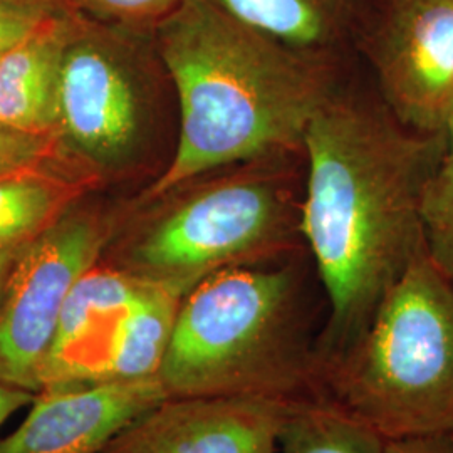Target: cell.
I'll return each instance as SVG.
<instances>
[{
	"label": "cell",
	"instance_id": "cell-12",
	"mask_svg": "<svg viewBox=\"0 0 453 453\" xmlns=\"http://www.w3.org/2000/svg\"><path fill=\"white\" fill-rule=\"evenodd\" d=\"M235 20L286 48L341 65L357 48L366 0H209Z\"/></svg>",
	"mask_w": 453,
	"mask_h": 453
},
{
	"label": "cell",
	"instance_id": "cell-25",
	"mask_svg": "<svg viewBox=\"0 0 453 453\" xmlns=\"http://www.w3.org/2000/svg\"><path fill=\"white\" fill-rule=\"evenodd\" d=\"M49 2H56V4H59V2H58V0H49ZM59 5H61V4H59Z\"/></svg>",
	"mask_w": 453,
	"mask_h": 453
},
{
	"label": "cell",
	"instance_id": "cell-20",
	"mask_svg": "<svg viewBox=\"0 0 453 453\" xmlns=\"http://www.w3.org/2000/svg\"><path fill=\"white\" fill-rule=\"evenodd\" d=\"M54 134L27 133L0 123V173L37 166L52 155Z\"/></svg>",
	"mask_w": 453,
	"mask_h": 453
},
{
	"label": "cell",
	"instance_id": "cell-18",
	"mask_svg": "<svg viewBox=\"0 0 453 453\" xmlns=\"http://www.w3.org/2000/svg\"><path fill=\"white\" fill-rule=\"evenodd\" d=\"M65 9L78 14L96 16L114 26L136 29H155L157 24L172 14L181 0H58Z\"/></svg>",
	"mask_w": 453,
	"mask_h": 453
},
{
	"label": "cell",
	"instance_id": "cell-6",
	"mask_svg": "<svg viewBox=\"0 0 453 453\" xmlns=\"http://www.w3.org/2000/svg\"><path fill=\"white\" fill-rule=\"evenodd\" d=\"M357 49L405 128L447 134L453 119V0H366Z\"/></svg>",
	"mask_w": 453,
	"mask_h": 453
},
{
	"label": "cell",
	"instance_id": "cell-14",
	"mask_svg": "<svg viewBox=\"0 0 453 453\" xmlns=\"http://www.w3.org/2000/svg\"><path fill=\"white\" fill-rule=\"evenodd\" d=\"M80 192L78 181L41 165L0 173V250L33 241L65 215Z\"/></svg>",
	"mask_w": 453,
	"mask_h": 453
},
{
	"label": "cell",
	"instance_id": "cell-15",
	"mask_svg": "<svg viewBox=\"0 0 453 453\" xmlns=\"http://www.w3.org/2000/svg\"><path fill=\"white\" fill-rule=\"evenodd\" d=\"M181 296L143 280L121 327L108 381L155 378L172 338Z\"/></svg>",
	"mask_w": 453,
	"mask_h": 453
},
{
	"label": "cell",
	"instance_id": "cell-4",
	"mask_svg": "<svg viewBox=\"0 0 453 453\" xmlns=\"http://www.w3.org/2000/svg\"><path fill=\"white\" fill-rule=\"evenodd\" d=\"M321 402L385 441L453 434V286L425 245L357 342L321 372Z\"/></svg>",
	"mask_w": 453,
	"mask_h": 453
},
{
	"label": "cell",
	"instance_id": "cell-23",
	"mask_svg": "<svg viewBox=\"0 0 453 453\" xmlns=\"http://www.w3.org/2000/svg\"><path fill=\"white\" fill-rule=\"evenodd\" d=\"M20 249H22V245L0 250V303H2V296H4V291H5V284H7V279H9V274H11V269L14 265V260L19 256Z\"/></svg>",
	"mask_w": 453,
	"mask_h": 453
},
{
	"label": "cell",
	"instance_id": "cell-9",
	"mask_svg": "<svg viewBox=\"0 0 453 453\" xmlns=\"http://www.w3.org/2000/svg\"><path fill=\"white\" fill-rule=\"evenodd\" d=\"M304 403L256 398H166L97 453H275Z\"/></svg>",
	"mask_w": 453,
	"mask_h": 453
},
{
	"label": "cell",
	"instance_id": "cell-8",
	"mask_svg": "<svg viewBox=\"0 0 453 453\" xmlns=\"http://www.w3.org/2000/svg\"><path fill=\"white\" fill-rule=\"evenodd\" d=\"M76 14L63 54L58 131L101 165L128 162L143 131V101L121 46Z\"/></svg>",
	"mask_w": 453,
	"mask_h": 453
},
{
	"label": "cell",
	"instance_id": "cell-16",
	"mask_svg": "<svg viewBox=\"0 0 453 453\" xmlns=\"http://www.w3.org/2000/svg\"><path fill=\"white\" fill-rule=\"evenodd\" d=\"M387 441L323 402L299 405L279 440L280 453H385Z\"/></svg>",
	"mask_w": 453,
	"mask_h": 453
},
{
	"label": "cell",
	"instance_id": "cell-19",
	"mask_svg": "<svg viewBox=\"0 0 453 453\" xmlns=\"http://www.w3.org/2000/svg\"><path fill=\"white\" fill-rule=\"evenodd\" d=\"M63 11V5L49 0H0V54L29 39Z\"/></svg>",
	"mask_w": 453,
	"mask_h": 453
},
{
	"label": "cell",
	"instance_id": "cell-13",
	"mask_svg": "<svg viewBox=\"0 0 453 453\" xmlns=\"http://www.w3.org/2000/svg\"><path fill=\"white\" fill-rule=\"evenodd\" d=\"M74 20L76 14L65 9L0 54V123L27 133H58L59 73Z\"/></svg>",
	"mask_w": 453,
	"mask_h": 453
},
{
	"label": "cell",
	"instance_id": "cell-1",
	"mask_svg": "<svg viewBox=\"0 0 453 453\" xmlns=\"http://www.w3.org/2000/svg\"><path fill=\"white\" fill-rule=\"evenodd\" d=\"M447 134L405 128L383 101L340 89L304 136L301 230L327 297L324 366L365 333L423 245L421 200Z\"/></svg>",
	"mask_w": 453,
	"mask_h": 453
},
{
	"label": "cell",
	"instance_id": "cell-5",
	"mask_svg": "<svg viewBox=\"0 0 453 453\" xmlns=\"http://www.w3.org/2000/svg\"><path fill=\"white\" fill-rule=\"evenodd\" d=\"M301 160L304 153L222 168L153 213L121 269L183 297L220 271L296 257L304 245Z\"/></svg>",
	"mask_w": 453,
	"mask_h": 453
},
{
	"label": "cell",
	"instance_id": "cell-21",
	"mask_svg": "<svg viewBox=\"0 0 453 453\" xmlns=\"http://www.w3.org/2000/svg\"><path fill=\"white\" fill-rule=\"evenodd\" d=\"M385 453H453V434L393 440L387 441Z\"/></svg>",
	"mask_w": 453,
	"mask_h": 453
},
{
	"label": "cell",
	"instance_id": "cell-10",
	"mask_svg": "<svg viewBox=\"0 0 453 453\" xmlns=\"http://www.w3.org/2000/svg\"><path fill=\"white\" fill-rule=\"evenodd\" d=\"M158 376L42 389L0 453H97L131 421L162 403Z\"/></svg>",
	"mask_w": 453,
	"mask_h": 453
},
{
	"label": "cell",
	"instance_id": "cell-2",
	"mask_svg": "<svg viewBox=\"0 0 453 453\" xmlns=\"http://www.w3.org/2000/svg\"><path fill=\"white\" fill-rule=\"evenodd\" d=\"M179 97V143L151 202L226 166L301 155L311 121L338 89L340 65L286 48L209 0H181L155 27Z\"/></svg>",
	"mask_w": 453,
	"mask_h": 453
},
{
	"label": "cell",
	"instance_id": "cell-3",
	"mask_svg": "<svg viewBox=\"0 0 453 453\" xmlns=\"http://www.w3.org/2000/svg\"><path fill=\"white\" fill-rule=\"evenodd\" d=\"M297 260L220 271L180 301L158 380L168 398L321 402Z\"/></svg>",
	"mask_w": 453,
	"mask_h": 453
},
{
	"label": "cell",
	"instance_id": "cell-11",
	"mask_svg": "<svg viewBox=\"0 0 453 453\" xmlns=\"http://www.w3.org/2000/svg\"><path fill=\"white\" fill-rule=\"evenodd\" d=\"M143 288L121 267H91L65 301L39 391L108 381L123 321Z\"/></svg>",
	"mask_w": 453,
	"mask_h": 453
},
{
	"label": "cell",
	"instance_id": "cell-17",
	"mask_svg": "<svg viewBox=\"0 0 453 453\" xmlns=\"http://www.w3.org/2000/svg\"><path fill=\"white\" fill-rule=\"evenodd\" d=\"M421 235L428 257L453 286V138L428 180L421 200Z\"/></svg>",
	"mask_w": 453,
	"mask_h": 453
},
{
	"label": "cell",
	"instance_id": "cell-22",
	"mask_svg": "<svg viewBox=\"0 0 453 453\" xmlns=\"http://www.w3.org/2000/svg\"><path fill=\"white\" fill-rule=\"evenodd\" d=\"M37 393L29 389L19 388L0 381V426L7 418L16 413L17 410L24 408L35 400Z\"/></svg>",
	"mask_w": 453,
	"mask_h": 453
},
{
	"label": "cell",
	"instance_id": "cell-24",
	"mask_svg": "<svg viewBox=\"0 0 453 453\" xmlns=\"http://www.w3.org/2000/svg\"><path fill=\"white\" fill-rule=\"evenodd\" d=\"M447 136L453 138V119L450 121V127H449V130H447Z\"/></svg>",
	"mask_w": 453,
	"mask_h": 453
},
{
	"label": "cell",
	"instance_id": "cell-7",
	"mask_svg": "<svg viewBox=\"0 0 453 453\" xmlns=\"http://www.w3.org/2000/svg\"><path fill=\"white\" fill-rule=\"evenodd\" d=\"M104 243L106 226L74 213L22 245L0 303V381L39 393L65 301Z\"/></svg>",
	"mask_w": 453,
	"mask_h": 453
}]
</instances>
